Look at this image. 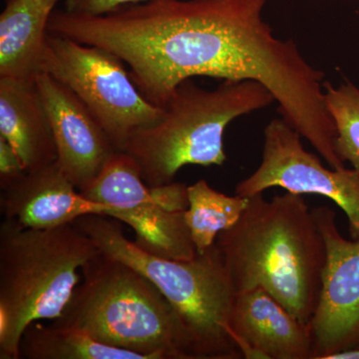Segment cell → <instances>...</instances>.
Segmentation results:
<instances>
[{
	"label": "cell",
	"mask_w": 359,
	"mask_h": 359,
	"mask_svg": "<svg viewBox=\"0 0 359 359\" xmlns=\"http://www.w3.org/2000/svg\"><path fill=\"white\" fill-rule=\"evenodd\" d=\"M269 0H168L148 26L145 48L156 89L169 97L194 76L252 80L328 166L341 168L337 130L327 109L325 73L292 40L276 39L264 20Z\"/></svg>",
	"instance_id": "cell-1"
},
{
	"label": "cell",
	"mask_w": 359,
	"mask_h": 359,
	"mask_svg": "<svg viewBox=\"0 0 359 359\" xmlns=\"http://www.w3.org/2000/svg\"><path fill=\"white\" fill-rule=\"evenodd\" d=\"M249 198L240 219L216 244L237 292L263 289L304 323L320 301L327 247L302 195Z\"/></svg>",
	"instance_id": "cell-2"
},
{
	"label": "cell",
	"mask_w": 359,
	"mask_h": 359,
	"mask_svg": "<svg viewBox=\"0 0 359 359\" xmlns=\"http://www.w3.org/2000/svg\"><path fill=\"white\" fill-rule=\"evenodd\" d=\"M81 273L53 325L77 328L101 344L146 359H198L176 309L138 269L100 250Z\"/></svg>",
	"instance_id": "cell-3"
},
{
	"label": "cell",
	"mask_w": 359,
	"mask_h": 359,
	"mask_svg": "<svg viewBox=\"0 0 359 359\" xmlns=\"http://www.w3.org/2000/svg\"><path fill=\"white\" fill-rule=\"evenodd\" d=\"M100 252L74 224L47 230L14 219L0 224V359H20L33 321L57 320L81 282V269Z\"/></svg>",
	"instance_id": "cell-4"
},
{
	"label": "cell",
	"mask_w": 359,
	"mask_h": 359,
	"mask_svg": "<svg viewBox=\"0 0 359 359\" xmlns=\"http://www.w3.org/2000/svg\"><path fill=\"white\" fill-rule=\"evenodd\" d=\"M72 224L104 254L138 269L157 285L183 320L198 359L243 358L231 330L237 290L217 244L190 261H175L141 249L125 236L121 222L111 217L86 215Z\"/></svg>",
	"instance_id": "cell-5"
},
{
	"label": "cell",
	"mask_w": 359,
	"mask_h": 359,
	"mask_svg": "<svg viewBox=\"0 0 359 359\" xmlns=\"http://www.w3.org/2000/svg\"><path fill=\"white\" fill-rule=\"evenodd\" d=\"M273 102L271 92L252 80H223L207 90L187 79L163 106L159 121L136 132L121 151L135 161L147 185H166L188 165L222 166L228 125Z\"/></svg>",
	"instance_id": "cell-6"
},
{
	"label": "cell",
	"mask_w": 359,
	"mask_h": 359,
	"mask_svg": "<svg viewBox=\"0 0 359 359\" xmlns=\"http://www.w3.org/2000/svg\"><path fill=\"white\" fill-rule=\"evenodd\" d=\"M43 70L79 97L118 151L162 117L163 108L142 95L121 59L101 47L48 33Z\"/></svg>",
	"instance_id": "cell-7"
},
{
	"label": "cell",
	"mask_w": 359,
	"mask_h": 359,
	"mask_svg": "<svg viewBox=\"0 0 359 359\" xmlns=\"http://www.w3.org/2000/svg\"><path fill=\"white\" fill-rule=\"evenodd\" d=\"M109 209L108 217L126 224L137 245L166 259L190 261L197 256L187 226L188 186L146 184L135 161L117 151L91 185L80 192Z\"/></svg>",
	"instance_id": "cell-8"
},
{
	"label": "cell",
	"mask_w": 359,
	"mask_h": 359,
	"mask_svg": "<svg viewBox=\"0 0 359 359\" xmlns=\"http://www.w3.org/2000/svg\"><path fill=\"white\" fill-rule=\"evenodd\" d=\"M299 132L283 119L264 129L263 159L259 168L235 188L236 195L252 197L271 188L299 195L327 198L344 212L348 233L359 240V172L327 169L318 156L302 146Z\"/></svg>",
	"instance_id": "cell-9"
},
{
	"label": "cell",
	"mask_w": 359,
	"mask_h": 359,
	"mask_svg": "<svg viewBox=\"0 0 359 359\" xmlns=\"http://www.w3.org/2000/svg\"><path fill=\"white\" fill-rule=\"evenodd\" d=\"M327 247L320 301L311 325L313 359L359 349V240H347L327 205L313 210Z\"/></svg>",
	"instance_id": "cell-10"
},
{
	"label": "cell",
	"mask_w": 359,
	"mask_h": 359,
	"mask_svg": "<svg viewBox=\"0 0 359 359\" xmlns=\"http://www.w3.org/2000/svg\"><path fill=\"white\" fill-rule=\"evenodd\" d=\"M36 85L55 140L56 164L82 192L118 150L74 92L46 72L39 75Z\"/></svg>",
	"instance_id": "cell-11"
},
{
	"label": "cell",
	"mask_w": 359,
	"mask_h": 359,
	"mask_svg": "<svg viewBox=\"0 0 359 359\" xmlns=\"http://www.w3.org/2000/svg\"><path fill=\"white\" fill-rule=\"evenodd\" d=\"M231 330L243 358L313 359L309 323H302L263 289L237 292Z\"/></svg>",
	"instance_id": "cell-12"
},
{
	"label": "cell",
	"mask_w": 359,
	"mask_h": 359,
	"mask_svg": "<svg viewBox=\"0 0 359 359\" xmlns=\"http://www.w3.org/2000/svg\"><path fill=\"white\" fill-rule=\"evenodd\" d=\"M106 205L85 198L52 163L26 172L25 176L1 189L0 212L25 228L47 230L72 224L86 215L107 216Z\"/></svg>",
	"instance_id": "cell-13"
},
{
	"label": "cell",
	"mask_w": 359,
	"mask_h": 359,
	"mask_svg": "<svg viewBox=\"0 0 359 359\" xmlns=\"http://www.w3.org/2000/svg\"><path fill=\"white\" fill-rule=\"evenodd\" d=\"M0 137L13 146L26 172L56 162L55 140L36 82L0 78Z\"/></svg>",
	"instance_id": "cell-14"
},
{
	"label": "cell",
	"mask_w": 359,
	"mask_h": 359,
	"mask_svg": "<svg viewBox=\"0 0 359 359\" xmlns=\"http://www.w3.org/2000/svg\"><path fill=\"white\" fill-rule=\"evenodd\" d=\"M53 11L39 0H6L0 15V78L36 82L44 73L48 22Z\"/></svg>",
	"instance_id": "cell-15"
},
{
	"label": "cell",
	"mask_w": 359,
	"mask_h": 359,
	"mask_svg": "<svg viewBox=\"0 0 359 359\" xmlns=\"http://www.w3.org/2000/svg\"><path fill=\"white\" fill-rule=\"evenodd\" d=\"M20 359H146L141 354L97 341L77 328L33 321L23 332Z\"/></svg>",
	"instance_id": "cell-16"
},
{
	"label": "cell",
	"mask_w": 359,
	"mask_h": 359,
	"mask_svg": "<svg viewBox=\"0 0 359 359\" xmlns=\"http://www.w3.org/2000/svg\"><path fill=\"white\" fill-rule=\"evenodd\" d=\"M187 226L198 254L216 244L222 231L229 230L244 214L249 198L228 196L212 189L205 180L188 186Z\"/></svg>",
	"instance_id": "cell-17"
},
{
	"label": "cell",
	"mask_w": 359,
	"mask_h": 359,
	"mask_svg": "<svg viewBox=\"0 0 359 359\" xmlns=\"http://www.w3.org/2000/svg\"><path fill=\"white\" fill-rule=\"evenodd\" d=\"M325 106L337 130L335 149L340 159L359 172V88L351 82L323 83Z\"/></svg>",
	"instance_id": "cell-18"
},
{
	"label": "cell",
	"mask_w": 359,
	"mask_h": 359,
	"mask_svg": "<svg viewBox=\"0 0 359 359\" xmlns=\"http://www.w3.org/2000/svg\"><path fill=\"white\" fill-rule=\"evenodd\" d=\"M146 0H65L66 13L77 15L101 16Z\"/></svg>",
	"instance_id": "cell-19"
},
{
	"label": "cell",
	"mask_w": 359,
	"mask_h": 359,
	"mask_svg": "<svg viewBox=\"0 0 359 359\" xmlns=\"http://www.w3.org/2000/svg\"><path fill=\"white\" fill-rule=\"evenodd\" d=\"M25 173L20 156L6 139L0 137V189L11 185Z\"/></svg>",
	"instance_id": "cell-20"
},
{
	"label": "cell",
	"mask_w": 359,
	"mask_h": 359,
	"mask_svg": "<svg viewBox=\"0 0 359 359\" xmlns=\"http://www.w3.org/2000/svg\"><path fill=\"white\" fill-rule=\"evenodd\" d=\"M332 359H359V349L337 354Z\"/></svg>",
	"instance_id": "cell-21"
},
{
	"label": "cell",
	"mask_w": 359,
	"mask_h": 359,
	"mask_svg": "<svg viewBox=\"0 0 359 359\" xmlns=\"http://www.w3.org/2000/svg\"><path fill=\"white\" fill-rule=\"evenodd\" d=\"M39 1L41 2V4H43L44 6H46L47 8L53 11L59 0H39Z\"/></svg>",
	"instance_id": "cell-22"
}]
</instances>
